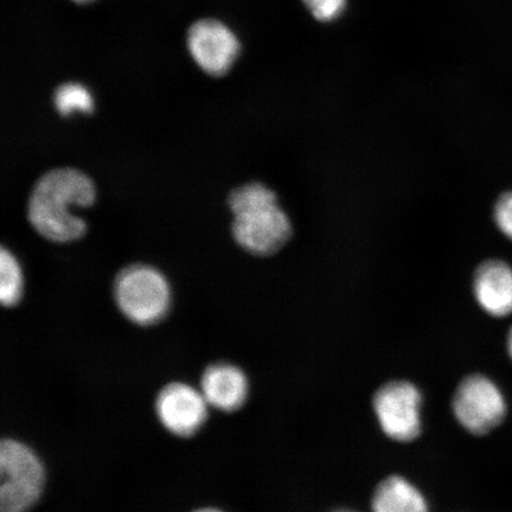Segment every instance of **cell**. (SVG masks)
Here are the masks:
<instances>
[{
  "label": "cell",
  "mask_w": 512,
  "mask_h": 512,
  "mask_svg": "<svg viewBox=\"0 0 512 512\" xmlns=\"http://www.w3.org/2000/svg\"><path fill=\"white\" fill-rule=\"evenodd\" d=\"M95 195L92 179L82 171L72 168L48 171L32 188L28 220L49 241L79 240L85 235L87 224L73 214V209L93 206Z\"/></svg>",
  "instance_id": "cell-1"
},
{
  "label": "cell",
  "mask_w": 512,
  "mask_h": 512,
  "mask_svg": "<svg viewBox=\"0 0 512 512\" xmlns=\"http://www.w3.org/2000/svg\"><path fill=\"white\" fill-rule=\"evenodd\" d=\"M233 214L232 233L238 245L255 256L280 251L292 235V224L278 197L261 183H248L228 196Z\"/></svg>",
  "instance_id": "cell-2"
},
{
  "label": "cell",
  "mask_w": 512,
  "mask_h": 512,
  "mask_svg": "<svg viewBox=\"0 0 512 512\" xmlns=\"http://www.w3.org/2000/svg\"><path fill=\"white\" fill-rule=\"evenodd\" d=\"M114 298L131 322L145 326L156 324L166 316L171 292L168 281L155 267L136 264L117 274Z\"/></svg>",
  "instance_id": "cell-3"
},
{
  "label": "cell",
  "mask_w": 512,
  "mask_h": 512,
  "mask_svg": "<svg viewBox=\"0 0 512 512\" xmlns=\"http://www.w3.org/2000/svg\"><path fill=\"white\" fill-rule=\"evenodd\" d=\"M0 512H25L40 498L43 466L29 447L16 440L0 445Z\"/></svg>",
  "instance_id": "cell-4"
},
{
  "label": "cell",
  "mask_w": 512,
  "mask_h": 512,
  "mask_svg": "<svg viewBox=\"0 0 512 512\" xmlns=\"http://www.w3.org/2000/svg\"><path fill=\"white\" fill-rule=\"evenodd\" d=\"M452 407L459 424L476 435L495 430L508 411L501 388L484 375L466 377L454 394Z\"/></svg>",
  "instance_id": "cell-5"
},
{
  "label": "cell",
  "mask_w": 512,
  "mask_h": 512,
  "mask_svg": "<svg viewBox=\"0 0 512 512\" xmlns=\"http://www.w3.org/2000/svg\"><path fill=\"white\" fill-rule=\"evenodd\" d=\"M420 390L407 381L384 384L374 396V411L384 433L398 441H411L421 431Z\"/></svg>",
  "instance_id": "cell-6"
},
{
  "label": "cell",
  "mask_w": 512,
  "mask_h": 512,
  "mask_svg": "<svg viewBox=\"0 0 512 512\" xmlns=\"http://www.w3.org/2000/svg\"><path fill=\"white\" fill-rule=\"evenodd\" d=\"M188 48L197 66L215 78L229 72L241 50L234 32L216 19H202L191 25Z\"/></svg>",
  "instance_id": "cell-7"
},
{
  "label": "cell",
  "mask_w": 512,
  "mask_h": 512,
  "mask_svg": "<svg viewBox=\"0 0 512 512\" xmlns=\"http://www.w3.org/2000/svg\"><path fill=\"white\" fill-rule=\"evenodd\" d=\"M208 402L202 392L184 383H171L159 393L156 411L160 422L177 437H191L207 420Z\"/></svg>",
  "instance_id": "cell-8"
},
{
  "label": "cell",
  "mask_w": 512,
  "mask_h": 512,
  "mask_svg": "<svg viewBox=\"0 0 512 512\" xmlns=\"http://www.w3.org/2000/svg\"><path fill=\"white\" fill-rule=\"evenodd\" d=\"M477 303L490 316L512 315V267L502 260H489L477 268L473 279Z\"/></svg>",
  "instance_id": "cell-9"
},
{
  "label": "cell",
  "mask_w": 512,
  "mask_h": 512,
  "mask_svg": "<svg viewBox=\"0 0 512 512\" xmlns=\"http://www.w3.org/2000/svg\"><path fill=\"white\" fill-rule=\"evenodd\" d=\"M201 387L208 405L223 412L238 411L248 396L247 377L232 364L210 366L204 371Z\"/></svg>",
  "instance_id": "cell-10"
},
{
  "label": "cell",
  "mask_w": 512,
  "mask_h": 512,
  "mask_svg": "<svg viewBox=\"0 0 512 512\" xmlns=\"http://www.w3.org/2000/svg\"><path fill=\"white\" fill-rule=\"evenodd\" d=\"M371 508L373 512H428L421 492L399 476L384 479L377 486Z\"/></svg>",
  "instance_id": "cell-11"
},
{
  "label": "cell",
  "mask_w": 512,
  "mask_h": 512,
  "mask_svg": "<svg viewBox=\"0 0 512 512\" xmlns=\"http://www.w3.org/2000/svg\"><path fill=\"white\" fill-rule=\"evenodd\" d=\"M23 293L21 266L5 247L0 252V302L5 307H14Z\"/></svg>",
  "instance_id": "cell-12"
},
{
  "label": "cell",
  "mask_w": 512,
  "mask_h": 512,
  "mask_svg": "<svg viewBox=\"0 0 512 512\" xmlns=\"http://www.w3.org/2000/svg\"><path fill=\"white\" fill-rule=\"evenodd\" d=\"M54 105L57 112L66 118L74 112L91 114L94 111L92 94L81 83L67 82L56 88Z\"/></svg>",
  "instance_id": "cell-13"
},
{
  "label": "cell",
  "mask_w": 512,
  "mask_h": 512,
  "mask_svg": "<svg viewBox=\"0 0 512 512\" xmlns=\"http://www.w3.org/2000/svg\"><path fill=\"white\" fill-rule=\"evenodd\" d=\"M306 8L320 22H332L342 16L347 0H303Z\"/></svg>",
  "instance_id": "cell-14"
},
{
  "label": "cell",
  "mask_w": 512,
  "mask_h": 512,
  "mask_svg": "<svg viewBox=\"0 0 512 512\" xmlns=\"http://www.w3.org/2000/svg\"><path fill=\"white\" fill-rule=\"evenodd\" d=\"M494 219L501 233L512 240V190L498 198L495 204Z\"/></svg>",
  "instance_id": "cell-15"
},
{
  "label": "cell",
  "mask_w": 512,
  "mask_h": 512,
  "mask_svg": "<svg viewBox=\"0 0 512 512\" xmlns=\"http://www.w3.org/2000/svg\"><path fill=\"white\" fill-rule=\"evenodd\" d=\"M507 349H508L509 355L512 360V326H511V329L509 331L508 338H507Z\"/></svg>",
  "instance_id": "cell-16"
},
{
  "label": "cell",
  "mask_w": 512,
  "mask_h": 512,
  "mask_svg": "<svg viewBox=\"0 0 512 512\" xmlns=\"http://www.w3.org/2000/svg\"><path fill=\"white\" fill-rule=\"evenodd\" d=\"M195 512H221V511L216 510V509H202V510H197Z\"/></svg>",
  "instance_id": "cell-17"
},
{
  "label": "cell",
  "mask_w": 512,
  "mask_h": 512,
  "mask_svg": "<svg viewBox=\"0 0 512 512\" xmlns=\"http://www.w3.org/2000/svg\"><path fill=\"white\" fill-rule=\"evenodd\" d=\"M74 2L85 4V3L93 2V0H74Z\"/></svg>",
  "instance_id": "cell-18"
}]
</instances>
